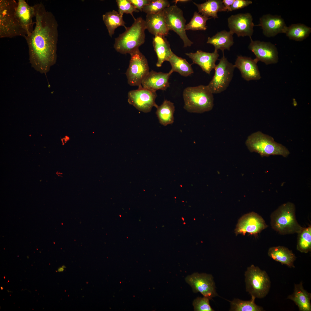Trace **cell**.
Here are the masks:
<instances>
[{
	"instance_id": "cell-1",
	"label": "cell",
	"mask_w": 311,
	"mask_h": 311,
	"mask_svg": "<svg viewBox=\"0 0 311 311\" xmlns=\"http://www.w3.org/2000/svg\"><path fill=\"white\" fill-rule=\"evenodd\" d=\"M33 6L35 26L30 35L25 38L32 67L41 73H46L56 60L58 24L54 16L46 10L42 3Z\"/></svg>"
},
{
	"instance_id": "cell-2",
	"label": "cell",
	"mask_w": 311,
	"mask_h": 311,
	"mask_svg": "<svg viewBox=\"0 0 311 311\" xmlns=\"http://www.w3.org/2000/svg\"><path fill=\"white\" fill-rule=\"evenodd\" d=\"M132 25L115 38L114 48L118 52L130 54L139 49L145 40L146 29L145 20L141 17L135 18Z\"/></svg>"
},
{
	"instance_id": "cell-3",
	"label": "cell",
	"mask_w": 311,
	"mask_h": 311,
	"mask_svg": "<svg viewBox=\"0 0 311 311\" xmlns=\"http://www.w3.org/2000/svg\"><path fill=\"white\" fill-rule=\"evenodd\" d=\"M183 108L190 113H202L211 110L214 106L213 94L207 85L188 87L184 90Z\"/></svg>"
},
{
	"instance_id": "cell-4",
	"label": "cell",
	"mask_w": 311,
	"mask_h": 311,
	"mask_svg": "<svg viewBox=\"0 0 311 311\" xmlns=\"http://www.w3.org/2000/svg\"><path fill=\"white\" fill-rule=\"evenodd\" d=\"M294 204L290 202L280 206L270 215V225L282 235L299 234L304 229L297 221Z\"/></svg>"
},
{
	"instance_id": "cell-5",
	"label": "cell",
	"mask_w": 311,
	"mask_h": 311,
	"mask_svg": "<svg viewBox=\"0 0 311 311\" xmlns=\"http://www.w3.org/2000/svg\"><path fill=\"white\" fill-rule=\"evenodd\" d=\"M17 2L14 0H0V37L26 36L16 14Z\"/></svg>"
},
{
	"instance_id": "cell-6",
	"label": "cell",
	"mask_w": 311,
	"mask_h": 311,
	"mask_svg": "<svg viewBox=\"0 0 311 311\" xmlns=\"http://www.w3.org/2000/svg\"><path fill=\"white\" fill-rule=\"evenodd\" d=\"M245 144L250 152L257 153L261 157L280 155L286 157L290 154L285 146L275 141L272 136L259 131L248 136Z\"/></svg>"
},
{
	"instance_id": "cell-7",
	"label": "cell",
	"mask_w": 311,
	"mask_h": 311,
	"mask_svg": "<svg viewBox=\"0 0 311 311\" xmlns=\"http://www.w3.org/2000/svg\"><path fill=\"white\" fill-rule=\"evenodd\" d=\"M244 276L246 291L251 296L262 298L268 294L271 286L270 278L264 270L253 265L247 268Z\"/></svg>"
},
{
	"instance_id": "cell-8",
	"label": "cell",
	"mask_w": 311,
	"mask_h": 311,
	"mask_svg": "<svg viewBox=\"0 0 311 311\" xmlns=\"http://www.w3.org/2000/svg\"><path fill=\"white\" fill-rule=\"evenodd\" d=\"M219 60L214 68V75L207 85L213 94L221 93L227 89L232 79L235 68L224 54Z\"/></svg>"
},
{
	"instance_id": "cell-9",
	"label": "cell",
	"mask_w": 311,
	"mask_h": 311,
	"mask_svg": "<svg viewBox=\"0 0 311 311\" xmlns=\"http://www.w3.org/2000/svg\"><path fill=\"white\" fill-rule=\"evenodd\" d=\"M130 54L129 64L126 73L128 83L131 86H139L149 72L147 60L139 49Z\"/></svg>"
},
{
	"instance_id": "cell-10",
	"label": "cell",
	"mask_w": 311,
	"mask_h": 311,
	"mask_svg": "<svg viewBox=\"0 0 311 311\" xmlns=\"http://www.w3.org/2000/svg\"><path fill=\"white\" fill-rule=\"evenodd\" d=\"M166 24L168 30L175 32L183 40L184 47H189L193 42L187 37L185 30L186 20L182 10L176 5L170 6L164 10Z\"/></svg>"
},
{
	"instance_id": "cell-11",
	"label": "cell",
	"mask_w": 311,
	"mask_h": 311,
	"mask_svg": "<svg viewBox=\"0 0 311 311\" xmlns=\"http://www.w3.org/2000/svg\"><path fill=\"white\" fill-rule=\"evenodd\" d=\"M194 292L200 293L210 299L218 296L213 276L209 274L194 273L185 278Z\"/></svg>"
},
{
	"instance_id": "cell-12",
	"label": "cell",
	"mask_w": 311,
	"mask_h": 311,
	"mask_svg": "<svg viewBox=\"0 0 311 311\" xmlns=\"http://www.w3.org/2000/svg\"><path fill=\"white\" fill-rule=\"evenodd\" d=\"M137 90L129 91L128 94V102L137 110L144 113L151 111L152 108H157L158 105L155 102L157 97L156 92L143 88L141 85Z\"/></svg>"
},
{
	"instance_id": "cell-13",
	"label": "cell",
	"mask_w": 311,
	"mask_h": 311,
	"mask_svg": "<svg viewBox=\"0 0 311 311\" xmlns=\"http://www.w3.org/2000/svg\"><path fill=\"white\" fill-rule=\"evenodd\" d=\"M251 42L248 48L255 55V59L268 65L277 63L278 61V52L276 46L270 42L253 41L250 38Z\"/></svg>"
},
{
	"instance_id": "cell-14",
	"label": "cell",
	"mask_w": 311,
	"mask_h": 311,
	"mask_svg": "<svg viewBox=\"0 0 311 311\" xmlns=\"http://www.w3.org/2000/svg\"><path fill=\"white\" fill-rule=\"evenodd\" d=\"M268 227L263 218L252 212L244 215L240 218L235 232L236 235L239 234L244 235L247 233L256 235Z\"/></svg>"
},
{
	"instance_id": "cell-15",
	"label": "cell",
	"mask_w": 311,
	"mask_h": 311,
	"mask_svg": "<svg viewBox=\"0 0 311 311\" xmlns=\"http://www.w3.org/2000/svg\"><path fill=\"white\" fill-rule=\"evenodd\" d=\"M230 31L238 37L249 36L251 37L255 26L252 15L249 13L232 15L227 19Z\"/></svg>"
},
{
	"instance_id": "cell-16",
	"label": "cell",
	"mask_w": 311,
	"mask_h": 311,
	"mask_svg": "<svg viewBox=\"0 0 311 311\" xmlns=\"http://www.w3.org/2000/svg\"><path fill=\"white\" fill-rule=\"evenodd\" d=\"M255 26H261L263 34L268 37L285 33L287 27L280 16L270 14L263 15L259 19V23Z\"/></svg>"
},
{
	"instance_id": "cell-17",
	"label": "cell",
	"mask_w": 311,
	"mask_h": 311,
	"mask_svg": "<svg viewBox=\"0 0 311 311\" xmlns=\"http://www.w3.org/2000/svg\"><path fill=\"white\" fill-rule=\"evenodd\" d=\"M172 73L171 70L167 73L151 70L143 79L141 86L144 88L153 92L165 90L170 86L169 79Z\"/></svg>"
},
{
	"instance_id": "cell-18",
	"label": "cell",
	"mask_w": 311,
	"mask_h": 311,
	"mask_svg": "<svg viewBox=\"0 0 311 311\" xmlns=\"http://www.w3.org/2000/svg\"><path fill=\"white\" fill-rule=\"evenodd\" d=\"M257 63L255 59L240 56H237L234 65L239 70L242 77L248 81L259 80L261 77Z\"/></svg>"
},
{
	"instance_id": "cell-19",
	"label": "cell",
	"mask_w": 311,
	"mask_h": 311,
	"mask_svg": "<svg viewBox=\"0 0 311 311\" xmlns=\"http://www.w3.org/2000/svg\"><path fill=\"white\" fill-rule=\"evenodd\" d=\"M16 14L26 36L30 35L33 30V18L35 17V12L33 6H30L24 0H18Z\"/></svg>"
},
{
	"instance_id": "cell-20",
	"label": "cell",
	"mask_w": 311,
	"mask_h": 311,
	"mask_svg": "<svg viewBox=\"0 0 311 311\" xmlns=\"http://www.w3.org/2000/svg\"><path fill=\"white\" fill-rule=\"evenodd\" d=\"M185 54L191 59L193 64L199 65L203 71L208 74L214 69L219 56L218 52L215 50L210 53L199 50L195 52L186 53Z\"/></svg>"
},
{
	"instance_id": "cell-21",
	"label": "cell",
	"mask_w": 311,
	"mask_h": 311,
	"mask_svg": "<svg viewBox=\"0 0 311 311\" xmlns=\"http://www.w3.org/2000/svg\"><path fill=\"white\" fill-rule=\"evenodd\" d=\"M145 20L146 29L155 36L165 37L168 34L164 10L155 14H147Z\"/></svg>"
},
{
	"instance_id": "cell-22",
	"label": "cell",
	"mask_w": 311,
	"mask_h": 311,
	"mask_svg": "<svg viewBox=\"0 0 311 311\" xmlns=\"http://www.w3.org/2000/svg\"><path fill=\"white\" fill-rule=\"evenodd\" d=\"M153 45L158 58L156 66L160 67L164 61H168L173 52L165 36H155L153 38Z\"/></svg>"
},
{
	"instance_id": "cell-23",
	"label": "cell",
	"mask_w": 311,
	"mask_h": 311,
	"mask_svg": "<svg viewBox=\"0 0 311 311\" xmlns=\"http://www.w3.org/2000/svg\"><path fill=\"white\" fill-rule=\"evenodd\" d=\"M311 293L304 289L302 282L295 285L293 293L287 298L293 301L300 311H311Z\"/></svg>"
},
{
	"instance_id": "cell-24",
	"label": "cell",
	"mask_w": 311,
	"mask_h": 311,
	"mask_svg": "<svg viewBox=\"0 0 311 311\" xmlns=\"http://www.w3.org/2000/svg\"><path fill=\"white\" fill-rule=\"evenodd\" d=\"M268 255L272 259L282 265H285L290 268L295 267L294 262L296 257L292 251L287 248L282 246L270 247L268 250Z\"/></svg>"
},
{
	"instance_id": "cell-25",
	"label": "cell",
	"mask_w": 311,
	"mask_h": 311,
	"mask_svg": "<svg viewBox=\"0 0 311 311\" xmlns=\"http://www.w3.org/2000/svg\"><path fill=\"white\" fill-rule=\"evenodd\" d=\"M233 34L230 31H222L212 37H208L206 43L212 45L215 48V50L217 51L219 50H221L224 54V50H230L234 43Z\"/></svg>"
},
{
	"instance_id": "cell-26",
	"label": "cell",
	"mask_w": 311,
	"mask_h": 311,
	"mask_svg": "<svg viewBox=\"0 0 311 311\" xmlns=\"http://www.w3.org/2000/svg\"><path fill=\"white\" fill-rule=\"evenodd\" d=\"M193 3L197 7L199 13L208 18H218L219 12L227 11L221 0H208L202 3Z\"/></svg>"
},
{
	"instance_id": "cell-27",
	"label": "cell",
	"mask_w": 311,
	"mask_h": 311,
	"mask_svg": "<svg viewBox=\"0 0 311 311\" xmlns=\"http://www.w3.org/2000/svg\"><path fill=\"white\" fill-rule=\"evenodd\" d=\"M156 108V114L159 123L161 125L166 126L174 122V114L175 109L173 103L165 100Z\"/></svg>"
},
{
	"instance_id": "cell-28",
	"label": "cell",
	"mask_w": 311,
	"mask_h": 311,
	"mask_svg": "<svg viewBox=\"0 0 311 311\" xmlns=\"http://www.w3.org/2000/svg\"><path fill=\"white\" fill-rule=\"evenodd\" d=\"M123 16L115 10L105 13L103 15V19L108 30L109 36L111 37L115 29L120 26L126 27Z\"/></svg>"
},
{
	"instance_id": "cell-29",
	"label": "cell",
	"mask_w": 311,
	"mask_h": 311,
	"mask_svg": "<svg viewBox=\"0 0 311 311\" xmlns=\"http://www.w3.org/2000/svg\"><path fill=\"white\" fill-rule=\"evenodd\" d=\"M172 72H176L184 77L189 76L194 73L191 65L184 58L179 57L174 53L168 60Z\"/></svg>"
},
{
	"instance_id": "cell-30",
	"label": "cell",
	"mask_w": 311,
	"mask_h": 311,
	"mask_svg": "<svg viewBox=\"0 0 311 311\" xmlns=\"http://www.w3.org/2000/svg\"><path fill=\"white\" fill-rule=\"evenodd\" d=\"M311 32V28L304 24H292L287 27L285 34L290 39L301 41L305 39Z\"/></svg>"
},
{
	"instance_id": "cell-31",
	"label": "cell",
	"mask_w": 311,
	"mask_h": 311,
	"mask_svg": "<svg viewBox=\"0 0 311 311\" xmlns=\"http://www.w3.org/2000/svg\"><path fill=\"white\" fill-rule=\"evenodd\" d=\"M250 300L244 301L237 298H234L230 301L231 311H262V307L256 305L255 302L256 298L251 296Z\"/></svg>"
},
{
	"instance_id": "cell-32",
	"label": "cell",
	"mask_w": 311,
	"mask_h": 311,
	"mask_svg": "<svg viewBox=\"0 0 311 311\" xmlns=\"http://www.w3.org/2000/svg\"><path fill=\"white\" fill-rule=\"evenodd\" d=\"M298 235L297 249L301 253H307L311 251V226L304 228Z\"/></svg>"
},
{
	"instance_id": "cell-33",
	"label": "cell",
	"mask_w": 311,
	"mask_h": 311,
	"mask_svg": "<svg viewBox=\"0 0 311 311\" xmlns=\"http://www.w3.org/2000/svg\"><path fill=\"white\" fill-rule=\"evenodd\" d=\"M211 18L207 17L198 12L196 11L190 22L186 24L185 30H203L207 29L206 22L207 20Z\"/></svg>"
},
{
	"instance_id": "cell-34",
	"label": "cell",
	"mask_w": 311,
	"mask_h": 311,
	"mask_svg": "<svg viewBox=\"0 0 311 311\" xmlns=\"http://www.w3.org/2000/svg\"><path fill=\"white\" fill-rule=\"evenodd\" d=\"M170 6L169 2L167 0H151L143 8L142 11L147 14H155L163 11Z\"/></svg>"
},
{
	"instance_id": "cell-35",
	"label": "cell",
	"mask_w": 311,
	"mask_h": 311,
	"mask_svg": "<svg viewBox=\"0 0 311 311\" xmlns=\"http://www.w3.org/2000/svg\"><path fill=\"white\" fill-rule=\"evenodd\" d=\"M116 1L118 7V12L123 16L124 14H130L134 20L135 18L133 13L139 12L138 10L129 1V0H116Z\"/></svg>"
},
{
	"instance_id": "cell-36",
	"label": "cell",
	"mask_w": 311,
	"mask_h": 311,
	"mask_svg": "<svg viewBox=\"0 0 311 311\" xmlns=\"http://www.w3.org/2000/svg\"><path fill=\"white\" fill-rule=\"evenodd\" d=\"M210 299L204 297H197L194 300L193 305L195 311H214V310L211 306Z\"/></svg>"
},
{
	"instance_id": "cell-37",
	"label": "cell",
	"mask_w": 311,
	"mask_h": 311,
	"mask_svg": "<svg viewBox=\"0 0 311 311\" xmlns=\"http://www.w3.org/2000/svg\"><path fill=\"white\" fill-rule=\"evenodd\" d=\"M252 3L249 0H234L230 8V11L242 9Z\"/></svg>"
},
{
	"instance_id": "cell-38",
	"label": "cell",
	"mask_w": 311,
	"mask_h": 311,
	"mask_svg": "<svg viewBox=\"0 0 311 311\" xmlns=\"http://www.w3.org/2000/svg\"><path fill=\"white\" fill-rule=\"evenodd\" d=\"M130 3L139 11L147 5L151 0H129Z\"/></svg>"
},
{
	"instance_id": "cell-39",
	"label": "cell",
	"mask_w": 311,
	"mask_h": 311,
	"mask_svg": "<svg viewBox=\"0 0 311 311\" xmlns=\"http://www.w3.org/2000/svg\"><path fill=\"white\" fill-rule=\"evenodd\" d=\"M223 5L227 12L230 11V8L234 0H222Z\"/></svg>"
},
{
	"instance_id": "cell-40",
	"label": "cell",
	"mask_w": 311,
	"mask_h": 311,
	"mask_svg": "<svg viewBox=\"0 0 311 311\" xmlns=\"http://www.w3.org/2000/svg\"><path fill=\"white\" fill-rule=\"evenodd\" d=\"M188 0H176L173 1L176 4L177 2H185L189 1Z\"/></svg>"
},
{
	"instance_id": "cell-41",
	"label": "cell",
	"mask_w": 311,
	"mask_h": 311,
	"mask_svg": "<svg viewBox=\"0 0 311 311\" xmlns=\"http://www.w3.org/2000/svg\"><path fill=\"white\" fill-rule=\"evenodd\" d=\"M64 268H63V267H62V268H59L58 269V272H62V271H63L64 270Z\"/></svg>"
},
{
	"instance_id": "cell-42",
	"label": "cell",
	"mask_w": 311,
	"mask_h": 311,
	"mask_svg": "<svg viewBox=\"0 0 311 311\" xmlns=\"http://www.w3.org/2000/svg\"><path fill=\"white\" fill-rule=\"evenodd\" d=\"M1 289L2 290H3V288L2 287H1Z\"/></svg>"
}]
</instances>
